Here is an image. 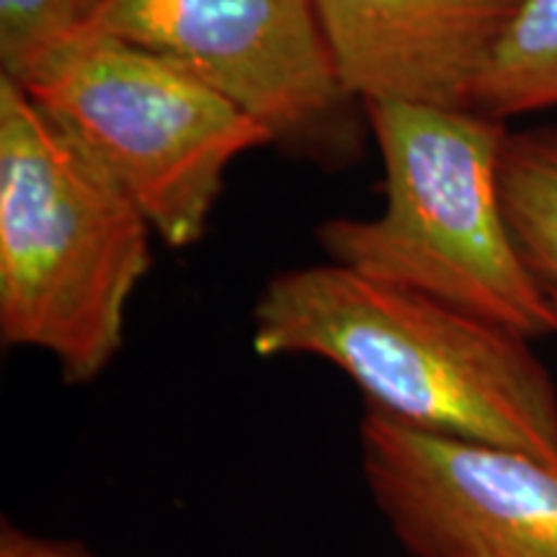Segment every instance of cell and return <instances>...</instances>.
I'll list each match as a JSON object with an SVG mask.
<instances>
[{
	"label": "cell",
	"instance_id": "cell-1",
	"mask_svg": "<svg viewBox=\"0 0 557 557\" xmlns=\"http://www.w3.org/2000/svg\"><path fill=\"white\" fill-rule=\"evenodd\" d=\"M259 357H315L364 406L557 470V385L532 338L338 263L278 271L253 305Z\"/></svg>",
	"mask_w": 557,
	"mask_h": 557
},
{
	"label": "cell",
	"instance_id": "cell-2",
	"mask_svg": "<svg viewBox=\"0 0 557 557\" xmlns=\"http://www.w3.org/2000/svg\"><path fill=\"white\" fill-rule=\"evenodd\" d=\"M156 235L129 194L0 75V338L83 385L107 372L152 267Z\"/></svg>",
	"mask_w": 557,
	"mask_h": 557
},
{
	"label": "cell",
	"instance_id": "cell-3",
	"mask_svg": "<svg viewBox=\"0 0 557 557\" xmlns=\"http://www.w3.org/2000/svg\"><path fill=\"white\" fill-rule=\"evenodd\" d=\"M361 109L385 171V207L377 218L320 222L325 256L532 341L555 336L553 302L521 259L500 201L508 124L426 103Z\"/></svg>",
	"mask_w": 557,
	"mask_h": 557
},
{
	"label": "cell",
	"instance_id": "cell-4",
	"mask_svg": "<svg viewBox=\"0 0 557 557\" xmlns=\"http://www.w3.org/2000/svg\"><path fill=\"white\" fill-rule=\"evenodd\" d=\"M129 199L169 248L205 238L225 173L271 132L176 62L78 32L21 86Z\"/></svg>",
	"mask_w": 557,
	"mask_h": 557
},
{
	"label": "cell",
	"instance_id": "cell-5",
	"mask_svg": "<svg viewBox=\"0 0 557 557\" xmlns=\"http://www.w3.org/2000/svg\"><path fill=\"white\" fill-rule=\"evenodd\" d=\"M78 29L176 62L318 165L359 158L364 109L341 81L315 0H75Z\"/></svg>",
	"mask_w": 557,
	"mask_h": 557
},
{
	"label": "cell",
	"instance_id": "cell-6",
	"mask_svg": "<svg viewBox=\"0 0 557 557\" xmlns=\"http://www.w3.org/2000/svg\"><path fill=\"white\" fill-rule=\"evenodd\" d=\"M359 462L410 557H557V470L364 406Z\"/></svg>",
	"mask_w": 557,
	"mask_h": 557
},
{
	"label": "cell",
	"instance_id": "cell-7",
	"mask_svg": "<svg viewBox=\"0 0 557 557\" xmlns=\"http://www.w3.org/2000/svg\"><path fill=\"white\" fill-rule=\"evenodd\" d=\"M521 0H315L336 70L359 103L472 109Z\"/></svg>",
	"mask_w": 557,
	"mask_h": 557
},
{
	"label": "cell",
	"instance_id": "cell-8",
	"mask_svg": "<svg viewBox=\"0 0 557 557\" xmlns=\"http://www.w3.org/2000/svg\"><path fill=\"white\" fill-rule=\"evenodd\" d=\"M557 107V0H521L480 75L472 109L506 122Z\"/></svg>",
	"mask_w": 557,
	"mask_h": 557
},
{
	"label": "cell",
	"instance_id": "cell-9",
	"mask_svg": "<svg viewBox=\"0 0 557 557\" xmlns=\"http://www.w3.org/2000/svg\"><path fill=\"white\" fill-rule=\"evenodd\" d=\"M500 201L527 269L545 289L557 287V127L508 129Z\"/></svg>",
	"mask_w": 557,
	"mask_h": 557
},
{
	"label": "cell",
	"instance_id": "cell-10",
	"mask_svg": "<svg viewBox=\"0 0 557 557\" xmlns=\"http://www.w3.org/2000/svg\"><path fill=\"white\" fill-rule=\"evenodd\" d=\"M78 32L75 0H0V75L24 86Z\"/></svg>",
	"mask_w": 557,
	"mask_h": 557
},
{
	"label": "cell",
	"instance_id": "cell-11",
	"mask_svg": "<svg viewBox=\"0 0 557 557\" xmlns=\"http://www.w3.org/2000/svg\"><path fill=\"white\" fill-rule=\"evenodd\" d=\"M0 557H96L86 545L75 540L45 537L26 532L9 519L0 524Z\"/></svg>",
	"mask_w": 557,
	"mask_h": 557
},
{
	"label": "cell",
	"instance_id": "cell-12",
	"mask_svg": "<svg viewBox=\"0 0 557 557\" xmlns=\"http://www.w3.org/2000/svg\"><path fill=\"white\" fill-rule=\"evenodd\" d=\"M545 292H547L549 302H553V310H555V318H557V287H549V289H545ZM555 336H557V329H555Z\"/></svg>",
	"mask_w": 557,
	"mask_h": 557
}]
</instances>
